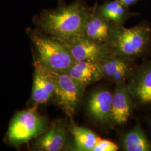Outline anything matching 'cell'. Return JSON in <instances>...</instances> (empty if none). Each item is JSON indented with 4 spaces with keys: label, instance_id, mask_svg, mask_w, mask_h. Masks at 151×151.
Masks as SVG:
<instances>
[{
    "label": "cell",
    "instance_id": "1",
    "mask_svg": "<svg viewBox=\"0 0 151 151\" xmlns=\"http://www.w3.org/2000/svg\"><path fill=\"white\" fill-rule=\"evenodd\" d=\"M91 7L83 0L46 10L36 17L35 23L42 32L65 42L83 36L84 27Z\"/></svg>",
    "mask_w": 151,
    "mask_h": 151
},
{
    "label": "cell",
    "instance_id": "2",
    "mask_svg": "<svg viewBox=\"0 0 151 151\" xmlns=\"http://www.w3.org/2000/svg\"><path fill=\"white\" fill-rule=\"evenodd\" d=\"M113 53L133 60L145 55L151 49V24L143 20L131 28L114 25L106 42Z\"/></svg>",
    "mask_w": 151,
    "mask_h": 151
},
{
    "label": "cell",
    "instance_id": "3",
    "mask_svg": "<svg viewBox=\"0 0 151 151\" xmlns=\"http://www.w3.org/2000/svg\"><path fill=\"white\" fill-rule=\"evenodd\" d=\"M34 60L52 72L67 73L76 62L67 45L57 38L30 29Z\"/></svg>",
    "mask_w": 151,
    "mask_h": 151
},
{
    "label": "cell",
    "instance_id": "4",
    "mask_svg": "<svg viewBox=\"0 0 151 151\" xmlns=\"http://www.w3.org/2000/svg\"><path fill=\"white\" fill-rule=\"evenodd\" d=\"M47 118L38 113L37 107L19 111L9 125L7 139L11 146L19 147L37 138L48 129Z\"/></svg>",
    "mask_w": 151,
    "mask_h": 151
},
{
    "label": "cell",
    "instance_id": "5",
    "mask_svg": "<svg viewBox=\"0 0 151 151\" xmlns=\"http://www.w3.org/2000/svg\"><path fill=\"white\" fill-rule=\"evenodd\" d=\"M55 90L53 101L70 119L75 114L85 88L67 73L54 72Z\"/></svg>",
    "mask_w": 151,
    "mask_h": 151
},
{
    "label": "cell",
    "instance_id": "6",
    "mask_svg": "<svg viewBox=\"0 0 151 151\" xmlns=\"http://www.w3.org/2000/svg\"><path fill=\"white\" fill-rule=\"evenodd\" d=\"M64 43L70 49L76 61L87 60L102 63L114 55L107 44L97 43L84 36Z\"/></svg>",
    "mask_w": 151,
    "mask_h": 151
},
{
    "label": "cell",
    "instance_id": "7",
    "mask_svg": "<svg viewBox=\"0 0 151 151\" xmlns=\"http://www.w3.org/2000/svg\"><path fill=\"white\" fill-rule=\"evenodd\" d=\"M32 90L30 101L32 106L46 104L53 100L55 80L54 72L34 60Z\"/></svg>",
    "mask_w": 151,
    "mask_h": 151
},
{
    "label": "cell",
    "instance_id": "8",
    "mask_svg": "<svg viewBox=\"0 0 151 151\" xmlns=\"http://www.w3.org/2000/svg\"><path fill=\"white\" fill-rule=\"evenodd\" d=\"M127 81L133 100L142 106L151 105V60L135 68Z\"/></svg>",
    "mask_w": 151,
    "mask_h": 151
},
{
    "label": "cell",
    "instance_id": "9",
    "mask_svg": "<svg viewBox=\"0 0 151 151\" xmlns=\"http://www.w3.org/2000/svg\"><path fill=\"white\" fill-rule=\"evenodd\" d=\"M134 100L126 82L116 83L113 93L111 108V122L114 125L127 122L133 112Z\"/></svg>",
    "mask_w": 151,
    "mask_h": 151
},
{
    "label": "cell",
    "instance_id": "10",
    "mask_svg": "<svg viewBox=\"0 0 151 151\" xmlns=\"http://www.w3.org/2000/svg\"><path fill=\"white\" fill-rule=\"evenodd\" d=\"M113 94L106 89L92 92L88 97L86 110L93 121L101 125H111V108Z\"/></svg>",
    "mask_w": 151,
    "mask_h": 151
},
{
    "label": "cell",
    "instance_id": "11",
    "mask_svg": "<svg viewBox=\"0 0 151 151\" xmlns=\"http://www.w3.org/2000/svg\"><path fill=\"white\" fill-rule=\"evenodd\" d=\"M68 130L63 122L54 123L32 143V150L38 151H59L65 145Z\"/></svg>",
    "mask_w": 151,
    "mask_h": 151
},
{
    "label": "cell",
    "instance_id": "12",
    "mask_svg": "<svg viewBox=\"0 0 151 151\" xmlns=\"http://www.w3.org/2000/svg\"><path fill=\"white\" fill-rule=\"evenodd\" d=\"M67 73L85 89L104 77L101 63L93 61H76Z\"/></svg>",
    "mask_w": 151,
    "mask_h": 151
},
{
    "label": "cell",
    "instance_id": "13",
    "mask_svg": "<svg viewBox=\"0 0 151 151\" xmlns=\"http://www.w3.org/2000/svg\"><path fill=\"white\" fill-rule=\"evenodd\" d=\"M114 26L112 22L97 13L95 5L91 7L87 19L83 36L97 43H106Z\"/></svg>",
    "mask_w": 151,
    "mask_h": 151
},
{
    "label": "cell",
    "instance_id": "14",
    "mask_svg": "<svg viewBox=\"0 0 151 151\" xmlns=\"http://www.w3.org/2000/svg\"><path fill=\"white\" fill-rule=\"evenodd\" d=\"M96 10L100 15L115 25H122L131 17L139 15L130 11L129 7L119 0L106 1L101 5L96 4Z\"/></svg>",
    "mask_w": 151,
    "mask_h": 151
},
{
    "label": "cell",
    "instance_id": "15",
    "mask_svg": "<svg viewBox=\"0 0 151 151\" xmlns=\"http://www.w3.org/2000/svg\"><path fill=\"white\" fill-rule=\"evenodd\" d=\"M68 130L73 137L77 151H92L97 142L101 139L91 130L76 124L72 118L68 126Z\"/></svg>",
    "mask_w": 151,
    "mask_h": 151
},
{
    "label": "cell",
    "instance_id": "16",
    "mask_svg": "<svg viewBox=\"0 0 151 151\" xmlns=\"http://www.w3.org/2000/svg\"><path fill=\"white\" fill-rule=\"evenodd\" d=\"M122 145L126 151H151V142L139 124L124 134Z\"/></svg>",
    "mask_w": 151,
    "mask_h": 151
},
{
    "label": "cell",
    "instance_id": "17",
    "mask_svg": "<svg viewBox=\"0 0 151 151\" xmlns=\"http://www.w3.org/2000/svg\"><path fill=\"white\" fill-rule=\"evenodd\" d=\"M104 77L109 80L118 72L133 66L132 60H126L115 54L101 63Z\"/></svg>",
    "mask_w": 151,
    "mask_h": 151
},
{
    "label": "cell",
    "instance_id": "18",
    "mask_svg": "<svg viewBox=\"0 0 151 151\" xmlns=\"http://www.w3.org/2000/svg\"><path fill=\"white\" fill-rule=\"evenodd\" d=\"M118 149V146L113 142L101 139L92 151H116Z\"/></svg>",
    "mask_w": 151,
    "mask_h": 151
},
{
    "label": "cell",
    "instance_id": "19",
    "mask_svg": "<svg viewBox=\"0 0 151 151\" xmlns=\"http://www.w3.org/2000/svg\"><path fill=\"white\" fill-rule=\"evenodd\" d=\"M119 1L121 2H122L123 4H124V5L130 7V6L133 5L135 4H137L141 0H119Z\"/></svg>",
    "mask_w": 151,
    "mask_h": 151
},
{
    "label": "cell",
    "instance_id": "20",
    "mask_svg": "<svg viewBox=\"0 0 151 151\" xmlns=\"http://www.w3.org/2000/svg\"><path fill=\"white\" fill-rule=\"evenodd\" d=\"M150 128H151V120H150Z\"/></svg>",
    "mask_w": 151,
    "mask_h": 151
}]
</instances>
